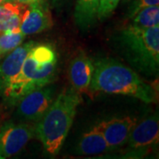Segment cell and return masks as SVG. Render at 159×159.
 Returning a JSON list of instances; mask_svg holds the SVG:
<instances>
[{"label": "cell", "mask_w": 159, "mask_h": 159, "mask_svg": "<svg viewBox=\"0 0 159 159\" xmlns=\"http://www.w3.org/2000/svg\"><path fill=\"white\" fill-rule=\"evenodd\" d=\"M57 53L51 43H35L23 62L21 69L1 94L4 101L16 105L29 92L39 89L53 81L57 66Z\"/></svg>", "instance_id": "1"}, {"label": "cell", "mask_w": 159, "mask_h": 159, "mask_svg": "<svg viewBox=\"0 0 159 159\" xmlns=\"http://www.w3.org/2000/svg\"><path fill=\"white\" fill-rule=\"evenodd\" d=\"M89 89L93 93L128 96L146 103L157 100V93L152 86L133 69L110 57H102L94 62Z\"/></svg>", "instance_id": "2"}, {"label": "cell", "mask_w": 159, "mask_h": 159, "mask_svg": "<svg viewBox=\"0 0 159 159\" xmlns=\"http://www.w3.org/2000/svg\"><path fill=\"white\" fill-rule=\"evenodd\" d=\"M81 102L80 93L73 88L66 89L53 100L42 119L34 125L35 136L48 154L56 156L60 151Z\"/></svg>", "instance_id": "3"}, {"label": "cell", "mask_w": 159, "mask_h": 159, "mask_svg": "<svg viewBox=\"0 0 159 159\" xmlns=\"http://www.w3.org/2000/svg\"><path fill=\"white\" fill-rule=\"evenodd\" d=\"M118 43L125 58L140 73L156 76L159 71V27L130 24L119 31Z\"/></svg>", "instance_id": "4"}, {"label": "cell", "mask_w": 159, "mask_h": 159, "mask_svg": "<svg viewBox=\"0 0 159 159\" xmlns=\"http://www.w3.org/2000/svg\"><path fill=\"white\" fill-rule=\"evenodd\" d=\"M34 135V125L32 123H5L0 128V159L16 156Z\"/></svg>", "instance_id": "5"}, {"label": "cell", "mask_w": 159, "mask_h": 159, "mask_svg": "<svg viewBox=\"0 0 159 159\" xmlns=\"http://www.w3.org/2000/svg\"><path fill=\"white\" fill-rule=\"evenodd\" d=\"M54 100V89L48 85L29 92L22 97L17 105V116L32 124H36L44 115Z\"/></svg>", "instance_id": "6"}, {"label": "cell", "mask_w": 159, "mask_h": 159, "mask_svg": "<svg viewBox=\"0 0 159 159\" xmlns=\"http://www.w3.org/2000/svg\"><path fill=\"white\" fill-rule=\"evenodd\" d=\"M158 114H153L134 125L128 138V147L134 153L143 151L158 143Z\"/></svg>", "instance_id": "7"}, {"label": "cell", "mask_w": 159, "mask_h": 159, "mask_svg": "<svg viewBox=\"0 0 159 159\" xmlns=\"http://www.w3.org/2000/svg\"><path fill=\"white\" fill-rule=\"evenodd\" d=\"M138 120L132 116L114 117L97 123L110 149L121 147L128 141L130 134Z\"/></svg>", "instance_id": "8"}, {"label": "cell", "mask_w": 159, "mask_h": 159, "mask_svg": "<svg viewBox=\"0 0 159 159\" xmlns=\"http://www.w3.org/2000/svg\"><path fill=\"white\" fill-rule=\"evenodd\" d=\"M23 12L19 29L25 35L39 34L53 25L47 1L28 6Z\"/></svg>", "instance_id": "9"}, {"label": "cell", "mask_w": 159, "mask_h": 159, "mask_svg": "<svg viewBox=\"0 0 159 159\" xmlns=\"http://www.w3.org/2000/svg\"><path fill=\"white\" fill-rule=\"evenodd\" d=\"M35 43H36L34 41H29L25 43H22L16 49L8 53L3 59L0 64V96L11 80L20 72L28 53Z\"/></svg>", "instance_id": "10"}, {"label": "cell", "mask_w": 159, "mask_h": 159, "mask_svg": "<svg viewBox=\"0 0 159 159\" xmlns=\"http://www.w3.org/2000/svg\"><path fill=\"white\" fill-rule=\"evenodd\" d=\"M94 73V61L80 51L73 58L69 66V78L72 88L79 93L89 89Z\"/></svg>", "instance_id": "11"}, {"label": "cell", "mask_w": 159, "mask_h": 159, "mask_svg": "<svg viewBox=\"0 0 159 159\" xmlns=\"http://www.w3.org/2000/svg\"><path fill=\"white\" fill-rule=\"evenodd\" d=\"M110 148L102 132L97 125L85 132L75 147V151L79 155L94 156L108 151Z\"/></svg>", "instance_id": "12"}, {"label": "cell", "mask_w": 159, "mask_h": 159, "mask_svg": "<svg viewBox=\"0 0 159 159\" xmlns=\"http://www.w3.org/2000/svg\"><path fill=\"white\" fill-rule=\"evenodd\" d=\"M100 0H77L74 9V21L82 32H88L97 21Z\"/></svg>", "instance_id": "13"}, {"label": "cell", "mask_w": 159, "mask_h": 159, "mask_svg": "<svg viewBox=\"0 0 159 159\" xmlns=\"http://www.w3.org/2000/svg\"><path fill=\"white\" fill-rule=\"evenodd\" d=\"M27 6L11 0L0 4V34L19 29L23 12Z\"/></svg>", "instance_id": "14"}, {"label": "cell", "mask_w": 159, "mask_h": 159, "mask_svg": "<svg viewBox=\"0 0 159 159\" xmlns=\"http://www.w3.org/2000/svg\"><path fill=\"white\" fill-rule=\"evenodd\" d=\"M132 24L140 28L159 27V6H153L144 8L138 11L131 19Z\"/></svg>", "instance_id": "15"}, {"label": "cell", "mask_w": 159, "mask_h": 159, "mask_svg": "<svg viewBox=\"0 0 159 159\" xmlns=\"http://www.w3.org/2000/svg\"><path fill=\"white\" fill-rule=\"evenodd\" d=\"M26 35L20 29L6 31L0 34V60L6 57L8 53L16 49L25 40Z\"/></svg>", "instance_id": "16"}, {"label": "cell", "mask_w": 159, "mask_h": 159, "mask_svg": "<svg viewBox=\"0 0 159 159\" xmlns=\"http://www.w3.org/2000/svg\"><path fill=\"white\" fill-rule=\"evenodd\" d=\"M120 0H100L97 12V20H103L110 17L115 11Z\"/></svg>", "instance_id": "17"}, {"label": "cell", "mask_w": 159, "mask_h": 159, "mask_svg": "<svg viewBox=\"0 0 159 159\" xmlns=\"http://www.w3.org/2000/svg\"><path fill=\"white\" fill-rule=\"evenodd\" d=\"M159 0H134L133 3L129 6L127 11V17L132 19L138 11L149 6H158Z\"/></svg>", "instance_id": "18"}, {"label": "cell", "mask_w": 159, "mask_h": 159, "mask_svg": "<svg viewBox=\"0 0 159 159\" xmlns=\"http://www.w3.org/2000/svg\"><path fill=\"white\" fill-rule=\"evenodd\" d=\"M11 1H15L18 3L23 4L25 6H31L34 4H39V3H43L45 2L46 0H11Z\"/></svg>", "instance_id": "19"}, {"label": "cell", "mask_w": 159, "mask_h": 159, "mask_svg": "<svg viewBox=\"0 0 159 159\" xmlns=\"http://www.w3.org/2000/svg\"><path fill=\"white\" fill-rule=\"evenodd\" d=\"M69 0H51V5L55 8H58L60 6H64L66 2H68Z\"/></svg>", "instance_id": "20"}, {"label": "cell", "mask_w": 159, "mask_h": 159, "mask_svg": "<svg viewBox=\"0 0 159 159\" xmlns=\"http://www.w3.org/2000/svg\"><path fill=\"white\" fill-rule=\"evenodd\" d=\"M5 1H7V0H0V4L3 3V2H5Z\"/></svg>", "instance_id": "21"}]
</instances>
